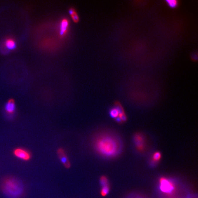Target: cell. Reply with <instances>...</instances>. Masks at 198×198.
Returning a JSON list of instances; mask_svg holds the SVG:
<instances>
[{"label":"cell","instance_id":"1","mask_svg":"<svg viewBox=\"0 0 198 198\" xmlns=\"http://www.w3.org/2000/svg\"><path fill=\"white\" fill-rule=\"evenodd\" d=\"M94 146L98 154L106 158L118 157L123 148L121 139L111 133H105L97 137L94 141Z\"/></svg>","mask_w":198,"mask_h":198},{"label":"cell","instance_id":"2","mask_svg":"<svg viewBox=\"0 0 198 198\" xmlns=\"http://www.w3.org/2000/svg\"><path fill=\"white\" fill-rule=\"evenodd\" d=\"M1 189L4 194L9 198H21L24 193L23 182L12 177H6L1 181Z\"/></svg>","mask_w":198,"mask_h":198},{"label":"cell","instance_id":"3","mask_svg":"<svg viewBox=\"0 0 198 198\" xmlns=\"http://www.w3.org/2000/svg\"><path fill=\"white\" fill-rule=\"evenodd\" d=\"M159 188L162 193L167 195H172L176 191L175 182L171 178L162 177L159 180Z\"/></svg>","mask_w":198,"mask_h":198},{"label":"cell","instance_id":"4","mask_svg":"<svg viewBox=\"0 0 198 198\" xmlns=\"http://www.w3.org/2000/svg\"><path fill=\"white\" fill-rule=\"evenodd\" d=\"M133 143L136 149L139 152H143L145 149L146 141L145 137L142 133L137 132L133 137Z\"/></svg>","mask_w":198,"mask_h":198},{"label":"cell","instance_id":"5","mask_svg":"<svg viewBox=\"0 0 198 198\" xmlns=\"http://www.w3.org/2000/svg\"><path fill=\"white\" fill-rule=\"evenodd\" d=\"M15 157L23 161H28L31 158V154L28 150L23 148H16L14 150Z\"/></svg>","mask_w":198,"mask_h":198},{"label":"cell","instance_id":"6","mask_svg":"<svg viewBox=\"0 0 198 198\" xmlns=\"http://www.w3.org/2000/svg\"><path fill=\"white\" fill-rule=\"evenodd\" d=\"M58 155L61 162L63 164L64 167L68 169L70 168L71 163L63 149L59 148L58 150Z\"/></svg>","mask_w":198,"mask_h":198},{"label":"cell","instance_id":"7","mask_svg":"<svg viewBox=\"0 0 198 198\" xmlns=\"http://www.w3.org/2000/svg\"><path fill=\"white\" fill-rule=\"evenodd\" d=\"M162 158V154L159 151H155L151 155L149 162V165L152 167H155L158 165Z\"/></svg>","mask_w":198,"mask_h":198},{"label":"cell","instance_id":"8","mask_svg":"<svg viewBox=\"0 0 198 198\" xmlns=\"http://www.w3.org/2000/svg\"><path fill=\"white\" fill-rule=\"evenodd\" d=\"M5 110L6 113L9 115H12L14 114L16 111V105L13 99H10L7 101L5 106Z\"/></svg>","mask_w":198,"mask_h":198},{"label":"cell","instance_id":"9","mask_svg":"<svg viewBox=\"0 0 198 198\" xmlns=\"http://www.w3.org/2000/svg\"><path fill=\"white\" fill-rule=\"evenodd\" d=\"M69 25V22L68 19H63L60 24V35L61 36H64L66 34L68 30Z\"/></svg>","mask_w":198,"mask_h":198},{"label":"cell","instance_id":"10","mask_svg":"<svg viewBox=\"0 0 198 198\" xmlns=\"http://www.w3.org/2000/svg\"><path fill=\"white\" fill-rule=\"evenodd\" d=\"M5 46L9 50H14L16 47V44L15 42L11 39H7L5 41Z\"/></svg>","mask_w":198,"mask_h":198},{"label":"cell","instance_id":"11","mask_svg":"<svg viewBox=\"0 0 198 198\" xmlns=\"http://www.w3.org/2000/svg\"><path fill=\"white\" fill-rule=\"evenodd\" d=\"M115 108L117 109L118 111V113H119V116L118 117H121L123 115H126L122 105L121 104L120 102H118V101L115 102Z\"/></svg>","mask_w":198,"mask_h":198},{"label":"cell","instance_id":"12","mask_svg":"<svg viewBox=\"0 0 198 198\" xmlns=\"http://www.w3.org/2000/svg\"><path fill=\"white\" fill-rule=\"evenodd\" d=\"M109 115L111 118L115 119L116 118L119 116V113L117 109L114 107L110 110Z\"/></svg>","mask_w":198,"mask_h":198},{"label":"cell","instance_id":"13","mask_svg":"<svg viewBox=\"0 0 198 198\" xmlns=\"http://www.w3.org/2000/svg\"><path fill=\"white\" fill-rule=\"evenodd\" d=\"M100 182L101 187L109 185L108 180V178L105 176H102L100 177Z\"/></svg>","mask_w":198,"mask_h":198},{"label":"cell","instance_id":"14","mask_svg":"<svg viewBox=\"0 0 198 198\" xmlns=\"http://www.w3.org/2000/svg\"><path fill=\"white\" fill-rule=\"evenodd\" d=\"M110 191V186H105L101 187L100 193L102 196H105L108 195Z\"/></svg>","mask_w":198,"mask_h":198},{"label":"cell","instance_id":"15","mask_svg":"<svg viewBox=\"0 0 198 198\" xmlns=\"http://www.w3.org/2000/svg\"><path fill=\"white\" fill-rule=\"evenodd\" d=\"M166 2L168 6L172 8H175L178 6V1L176 0H167L166 1Z\"/></svg>","mask_w":198,"mask_h":198},{"label":"cell","instance_id":"16","mask_svg":"<svg viewBox=\"0 0 198 198\" xmlns=\"http://www.w3.org/2000/svg\"><path fill=\"white\" fill-rule=\"evenodd\" d=\"M72 17L74 22H77L79 20V17H78V15L76 12L73 15H72Z\"/></svg>","mask_w":198,"mask_h":198},{"label":"cell","instance_id":"17","mask_svg":"<svg viewBox=\"0 0 198 198\" xmlns=\"http://www.w3.org/2000/svg\"><path fill=\"white\" fill-rule=\"evenodd\" d=\"M115 121H116V122L118 123H119V124H121V123H123L122 121V119H121V118L119 117H117V118H115Z\"/></svg>","mask_w":198,"mask_h":198},{"label":"cell","instance_id":"18","mask_svg":"<svg viewBox=\"0 0 198 198\" xmlns=\"http://www.w3.org/2000/svg\"><path fill=\"white\" fill-rule=\"evenodd\" d=\"M75 12H75L74 9H70L69 10V13L71 15H73Z\"/></svg>","mask_w":198,"mask_h":198}]
</instances>
